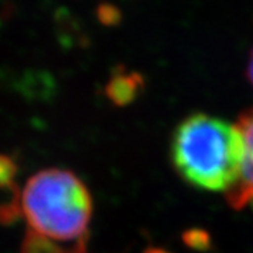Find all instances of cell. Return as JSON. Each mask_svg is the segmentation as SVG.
Instances as JSON below:
<instances>
[{
	"mask_svg": "<svg viewBox=\"0 0 253 253\" xmlns=\"http://www.w3.org/2000/svg\"><path fill=\"white\" fill-rule=\"evenodd\" d=\"M184 241L187 245H191V246L200 249V248L208 245V235L203 231H189L184 235Z\"/></svg>",
	"mask_w": 253,
	"mask_h": 253,
	"instance_id": "7",
	"label": "cell"
},
{
	"mask_svg": "<svg viewBox=\"0 0 253 253\" xmlns=\"http://www.w3.org/2000/svg\"><path fill=\"white\" fill-rule=\"evenodd\" d=\"M236 126L244 141V161L241 177L236 186L225 194L226 201L234 210H253V109L244 111Z\"/></svg>",
	"mask_w": 253,
	"mask_h": 253,
	"instance_id": "3",
	"label": "cell"
},
{
	"mask_svg": "<svg viewBox=\"0 0 253 253\" xmlns=\"http://www.w3.org/2000/svg\"><path fill=\"white\" fill-rule=\"evenodd\" d=\"M16 165L7 156L0 155V191L6 190L9 193H20L14 184Z\"/></svg>",
	"mask_w": 253,
	"mask_h": 253,
	"instance_id": "5",
	"label": "cell"
},
{
	"mask_svg": "<svg viewBox=\"0 0 253 253\" xmlns=\"http://www.w3.org/2000/svg\"><path fill=\"white\" fill-rule=\"evenodd\" d=\"M91 212L90 191L66 169H42L20 191L18 214L27 224V235L42 241L66 246L86 244Z\"/></svg>",
	"mask_w": 253,
	"mask_h": 253,
	"instance_id": "2",
	"label": "cell"
},
{
	"mask_svg": "<svg viewBox=\"0 0 253 253\" xmlns=\"http://www.w3.org/2000/svg\"><path fill=\"white\" fill-rule=\"evenodd\" d=\"M97 18L104 26H116L121 20V11L114 4L101 3L97 7Z\"/></svg>",
	"mask_w": 253,
	"mask_h": 253,
	"instance_id": "6",
	"label": "cell"
},
{
	"mask_svg": "<svg viewBox=\"0 0 253 253\" xmlns=\"http://www.w3.org/2000/svg\"><path fill=\"white\" fill-rule=\"evenodd\" d=\"M170 158L177 174L187 184L226 194L241 177L242 134L236 123L194 113L174 128Z\"/></svg>",
	"mask_w": 253,
	"mask_h": 253,
	"instance_id": "1",
	"label": "cell"
},
{
	"mask_svg": "<svg viewBox=\"0 0 253 253\" xmlns=\"http://www.w3.org/2000/svg\"><path fill=\"white\" fill-rule=\"evenodd\" d=\"M246 76H248L251 84L253 86V49L251 51L249 59H248V65H246Z\"/></svg>",
	"mask_w": 253,
	"mask_h": 253,
	"instance_id": "8",
	"label": "cell"
},
{
	"mask_svg": "<svg viewBox=\"0 0 253 253\" xmlns=\"http://www.w3.org/2000/svg\"><path fill=\"white\" fill-rule=\"evenodd\" d=\"M145 253H170V252L163 251V249H159V248H151V249H148Z\"/></svg>",
	"mask_w": 253,
	"mask_h": 253,
	"instance_id": "9",
	"label": "cell"
},
{
	"mask_svg": "<svg viewBox=\"0 0 253 253\" xmlns=\"http://www.w3.org/2000/svg\"><path fill=\"white\" fill-rule=\"evenodd\" d=\"M142 78L138 73H117L107 84V96L116 104H128L141 89Z\"/></svg>",
	"mask_w": 253,
	"mask_h": 253,
	"instance_id": "4",
	"label": "cell"
}]
</instances>
